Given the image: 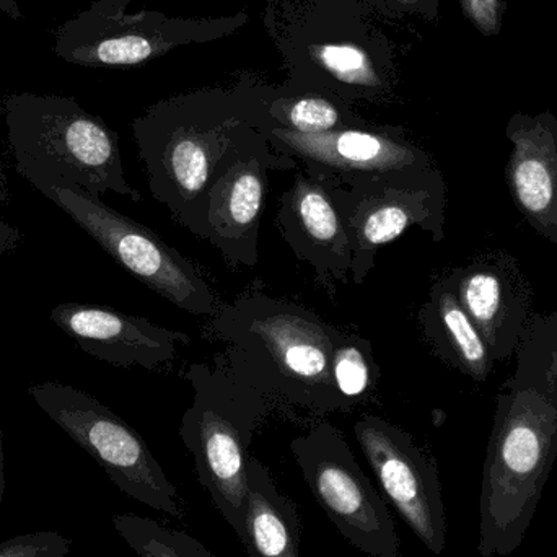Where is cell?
Here are the masks:
<instances>
[{
    "mask_svg": "<svg viewBox=\"0 0 557 557\" xmlns=\"http://www.w3.org/2000/svg\"><path fill=\"white\" fill-rule=\"evenodd\" d=\"M211 327L225 344L228 369L268 399L318 414L344 412L331 382L341 330L314 311L248 292L219 305Z\"/></svg>",
    "mask_w": 557,
    "mask_h": 557,
    "instance_id": "cell-1",
    "label": "cell"
},
{
    "mask_svg": "<svg viewBox=\"0 0 557 557\" xmlns=\"http://www.w3.org/2000/svg\"><path fill=\"white\" fill-rule=\"evenodd\" d=\"M2 111L16 172L52 205L59 189L143 199L126 180L116 134L74 98L12 94Z\"/></svg>",
    "mask_w": 557,
    "mask_h": 557,
    "instance_id": "cell-2",
    "label": "cell"
},
{
    "mask_svg": "<svg viewBox=\"0 0 557 557\" xmlns=\"http://www.w3.org/2000/svg\"><path fill=\"white\" fill-rule=\"evenodd\" d=\"M186 380L195 396L183 414L180 437L195 457L199 483L242 540L248 448L267 419L270 399L221 360L218 366L191 363Z\"/></svg>",
    "mask_w": 557,
    "mask_h": 557,
    "instance_id": "cell-3",
    "label": "cell"
},
{
    "mask_svg": "<svg viewBox=\"0 0 557 557\" xmlns=\"http://www.w3.org/2000/svg\"><path fill=\"white\" fill-rule=\"evenodd\" d=\"M28 395L103 468L121 493L175 519L185 517L178 490L149 445L108 406L84 389L55 380L28 386Z\"/></svg>",
    "mask_w": 557,
    "mask_h": 557,
    "instance_id": "cell-4",
    "label": "cell"
},
{
    "mask_svg": "<svg viewBox=\"0 0 557 557\" xmlns=\"http://www.w3.org/2000/svg\"><path fill=\"white\" fill-rule=\"evenodd\" d=\"M290 450L314 499L354 548L372 557H401L395 520L339 429L320 422L295 437Z\"/></svg>",
    "mask_w": 557,
    "mask_h": 557,
    "instance_id": "cell-5",
    "label": "cell"
},
{
    "mask_svg": "<svg viewBox=\"0 0 557 557\" xmlns=\"http://www.w3.org/2000/svg\"><path fill=\"white\" fill-rule=\"evenodd\" d=\"M55 198V206L131 276L186 313L214 317L221 305L218 294L191 261L149 227L114 211L98 196L59 189Z\"/></svg>",
    "mask_w": 557,
    "mask_h": 557,
    "instance_id": "cell-6",
    "label": "cell"
},
{
    "mask_svg": "<svg viewBox=\"0 0 557 557\" xmlns=\"http://www.w3.org/2000/svg\"><path fill=\"white\" fill-rule=\"evenodd\" d=\"M263 134L276 152L300 162L305 175L324 186H428L444 180L425 150L396 134L363 127L300 134L274 126Z\"/></svg>",
    "mask_w": 557,
    "mask_h": 557,
    "instance_id": "cell-7",
    "label": "cell"
},
{
    "mask_svg": "<svg viewBox=\"0 0 557 557\" xmlns=\"http://www.w3.org/2000/svg\"><path fill=\"white\" fill-rule=\"evenodd\" d=\"M297 169L263 133H240L215 165L209 186L208 242L232 270H253L260 261V221L270 173Z\"/></svg>",
    "mask_w": 557,
    "mask_h": 557,
    "instance_id": "cell-8",
    "label": "cell"
},
{
    "mask_svg": "<svg viewBox=\"0 0 557 557\" xmlns=\"http://www.w3.org/2000/svg\"><path fill=\"white\" fill-rule=\"evenodd\" d=\"M326 189L349 237L354 284H363L375 268L380 248L398 240L409 228H421L434 242L445 238V180L428 186L370 183Z\"/></svg>",
    "mask_w": 557,
    "mask_h": 557,
    "instance_id": "cell-9",
    "label": "cell"
},
{
    "mask_svg": "<svg viewBox=\"0 0 557 557\" xmlns=\"http://www.w3.org/2000/svg\"><path fill=\"white\" fill-rule=\"evenodd\" d=\"M354 434L396 512L432 555L441 556L447 546V516L437 463L408 432L379 416H360Z\"/></svg>",
    "mask_w": 557,
    "mask_h": 557,
    "instance_id": "cell-10",
    "label": "cell"
},
{
    "mask_svg": "<svg viewBox=\"0 0 557 557\" xmlns=\"http://www.w3.org/2000/svg\"><path fill=\"white\" fill-rule=\"evenodd\" d=\"M461 307L486 341L494 360L516 356L533 318V288L516 258L483 255L451 271Z\"/></svg>",
    "mask_w": 557,
    "mask_h": 557,
    "instance_id": "cell-11",
    "label": "cell"
},
{
    "mask_svg": "<svg viewBox=\"0 0 557 557\" xmlns=\"http://www.w3.org/2000/svg\"><path fill=\"white\" fill-rule=\"evenodd\" d=\"M51 320L85 354L121 369H159L191 343L182 331L157 326L147 318L104 305L62 301L52 308Z\"/></svg>",
    "mask_w": 557,
    "mask_h": 557,
    "instance_id": "cell-12",
    "label": "cell"
},
{
    "mask_svg": "<svg viewBox=\"0 0 557 557\" xmlns=\"http://www.w3.org/2000/svg\"><path fill=\"white\" fill-rule=\"evenodd\" d=\"M277 228L292 253L313 270L324 288L347 284L352 250L326 186L298 172L278 201Z\"/></svg>",
    "mask_w": 557,
    "mask_h": 557,
    "instance_id": "cell-13",
    "label": "cell"
},
{
    "mask_svg": "<svg viewBox=\"0 0 557 557\" xmlns=\"http://www.w3.org/2000/svg\"><path fill=\"white\" fill-rule=\"evenodd\" d=\"M506 136L512 144L506 180L513 205L540 237L557 245V117L552 111L516 113Z\"/></svg>",
    "mask_w": 557,
    "mask_h": 557,
    "instance_id": "cell-14",
    "label": "cell"
},
{
    "mask_svg": "<svg viewBox=\"0 0 557 557\" xmlns=\"http://www.w3.org/2000/svg\"><path fill=\"white\" fill-rule=\"evenodd\" d=\"M419 323L438 359L476 383L487 382L496 360L461 307L451 273L432 285L428 301L419 310Z\"/></svg>",
    "mask_w": 557,
    "mask_h": 557,
    "instance_id": "cell-15",
    "label": "cell"
},
{
    "mask_svg": "<svg viewBox=\"0 0 557 557\" xmlns=\"http://www.w3.org/2000/svg\"><path fill=\"white\" fill-rule=\"evenodd\" d=\"M244 543L250 557H300L297 507L277 490L267 465L251 455L247 468Z\"/></svg>",
    "mask_w": 557,
    "mask_h": 557,
    "instance_id": "cell-16",
    "label": "cell"
},
{
    "mask_svg": "<svg viewBox=\"0 0 557 557\" xmlns=\"http://www.w3.org/2000/svg\"><path fill=\"white\" fill-rule=\"evenodd\" d=\"M379 379L372 343L360 334L341 330L331 357V382L343 403L344 412L366 401Z\"/></svg>",
    "mask_w": 557,
    "mask_h": 557,
    "instance_id": "cell-17",
    "label": "cell"
},
{
    "mask_svg": "<svg viewBox=\"0 0 557 557\" xmlns=\"http://www.w3.org/2000/svg\"><path fill=\"white\" fill-rule=\"evenodd\" d=\"M117 535L139 557H218L188 533L134 513L111 517Z\"/></svg>",
    "mask_w": 557,
    "mask_h": 557,
    "instance_id": "cell-18",
    "label": "cell"
},
{
    "mask_svg": "<svg viewBox=\"0 0 557 557\" xmlns=\"http://www.w3.org/2000/svg\"><path fill=\"white\" fill-rule=\"evenodd\" d=\"M271 116L282 129L300 134H323L350 129L339 108L323 97H300L274 104Z\"/></svg>",
    "mask_w": 557,
    "mask_h": 557,
    "instance_id": "cell-19",
    "label": "cell"
},
{
    "mask_svg": "<svg viewBox=\"0 0 557 557\" xmlns=\"http://www.w3.org/2000/svg\"><path fill=\"white\" fill-rule=\"evenodd\" d=\"M313 54L333 77L357 87H376L380 84L372 62L362 49L347 45H327L313 48Z\"/></svg>",
    "mask_w": 557,
    "mask_h": 557,
    "instance_id": "cell-20",
    "label": "cell"
},
{
    "mask_svg": "<svg viewBox=\"0 0 557 557\" xmlns=\"http://www.w3.org/2000/svg\"><path fill=\"white\" fill-rule=\"evenodd\" d=\"M71 545L59 532L23 533L0 543V557H67Z\"/></svg>",
    "mask_w": 557,
    "mask_h": 557,
    "instance_id": "cell-21",
    "label": "cell"
},
{
    "mask_svg": "<svg viewBox=\"0 0 557 557\" xmlns=\"http://www.w3.org/2000/svg\"><path fill=\"white\" fill-rule=\"evenodd\" d=\"M465 16L487 38L500 35L509 0H460Z\"/></svg>",
    "mask_w": 557,
    "mask_h": 557,
    "instance_id": "cell-22",
    "label": "cell"
},
{
    "mask_svg": "<svg viewBox=\"0 0 557 557\" xmlns=\"http://www.w3.org/2000/svg\"><path fill=\"white\" fill-rule=\"evenodd\" d=\"M9 182H7L5 165L0 159V258L13 253L23 240L22 232L3 219V209L9 206Z\"/></svg>",
    "mask_w": 557,
    "mask_h": 557,
    "instance_id": "cell-23",
    "label": "cell"
},
{
    "mask_svg": "<svg viewBox=\"0 0 557 557\" xmlns=\"http://www.w3.org/2000/svg\"><path fill=\"white\" fill-rule=\"evenodd\" d=\"M0 12L5 13L12 20H20L23 16L16 0H0Z\"/></svg>",
    "mask_w": 557,
    "mask_h": 557,
    "instance_id": "cell-24",
    "label": "cell"
},
{
    "mask_svg": "<svg viewBox=\"0 0 557 557\" xmlns=\"http://www.w3.org/2000/svg\"><path fill=\"white\" fill-rule=\"evenodd\" d=\"M3 487H5V478H3V434L0 429V504H2Z\"/></svg>",
    "mask_w": 557,
    "mask_h": 557,
    "instance_id": "cell-25",
    "label": "cell"
},
{
    "mask_svg": "<svg viewBox=\"0 0 557 557\" xmlns=\"http://www.w3.org/2000/svg\"><path fill=\"white\" fill-rule=\"evenodd\" d=\"M409 2H416V0H409Z\"/></svg>",
    "mask_w": 557,
    "mask_h": 557,
    "instance_id": "cell-26",
    "label": "cell"
}]
</instances>
